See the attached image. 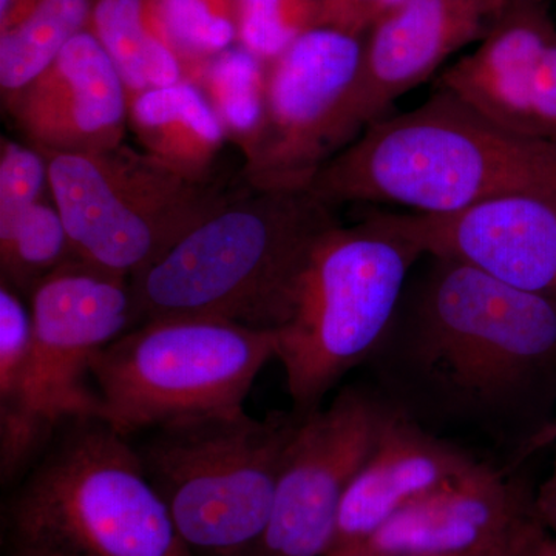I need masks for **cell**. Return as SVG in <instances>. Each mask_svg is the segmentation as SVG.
I'll use <instances>...</instances> for the list:
<instances>
[{
  "instance_id": "6da1fadb",
  "label": "cell",
  "mask_w": 556,
  "mask_h": 556,
  "mask_svg": "<svg viewBox=\"0 0 556 556\" xmlns=\"http://www.w3.org/2000/svg\"><path fill=\"white\" fill-rule=\"evenodd\" d=\"M364 365L391 407L439 437L529 457L556 428V302L424 254ZM445 438V437H444Z\"/></svg>"
},
{
  "instance_id": "7a4b0ae2",
  "label": "cell",
  "mask_w": 556,
  "mask_h": 556,
  "mask_svg": "<svg viewBox=\"0 0 556 556\" xmlns=\"http://www.w3.org/2000/svg\"><path fill=\"white\" fill-rule=\"evenodd\" d=\"M309 189H251L219 199L131 278L137 321L203 317L276 332L294 309L318 240L340 225Z\"/></svg>"
},
{
  "instance_id": "3957f363",
  "label": "cell",
  "mask_w": 556,
  "mask_h": 556,
  "mask_svg": "<svg viewBox=\"0 0 556 556\" xmlns=\"http://www.w3.org/2000/svg\"><path fill=\"white\" fill-rule=\"evenodd\" d=\"M309 190L329 206L455 214L517 192L556 193V144L511 134L444 90L361 131Z\"/></svg>"
},
{
  "instance_id": "277c9868",
  "label": "cell",
  "mask_w": 556,
  "mask_h": 556,
  "mask_svg": "<svg viewBox=\"0 0 556 556\" xmlns=\"http://www.w3.org/2000/svg\"><path fill=\"white\" fill-rule=\"evenodd\" d=\"M65 424L11 501L13 548L51 556H195L137 447L100 417Z\"/></svg>"
},
{
  "instance_id": "5b68a950",
  "label": "cell",
  "mask_w": 556,
  "mask_h": 556,
  "mask_svg": "<svg viewBox=\"0 0 556 556\" xmlns=\"http://www.w3.org/2000/svg\"><path fill=\"white\" fill-rule=\"evenodd\" d=\"M422 255L387 211L354 226L340 223L318 240L291 317L274 332L292 409L316 412L343 376L368 361Z\"/></svg>"
},
{
  "instance_id": "8992f818",
  "label": "cell",
  "mask_w": 556,
  "mask_h": 556,
  "mask_svg": "<svg viewBox=\"0 0 556 556\" xmlns=\"http://www.w3.org/2000/svg\"><path fill=\"white\" fill-rule=\"evenodd\" d=\"M306 413L243 409L155 428L137 447L179 536L195 556H254Z\"/></svg>"
},
{
  "instance_id": "52a82bcc",
  "label": "cell",
  "mask_w": 556,
  "mask_h": 556,
  "mask_svg": "<svg viewBox=\"0 0 556 556\" xmlns=\"http://www.w3.org/2000/svg\"><path fill=\"white\" fill-rule=\"evenodd\" d=\"M276 336L203 317L142 321L94 356L102 420L123 437L243 409Z\"/></svg>"
},
{
  "instance_id": "ba28073f",
  "label": "cell",
  "mask_w": 556,
  "mask_h": 556,
  "mask_svg": "<svg viewBox=\"0 0 556 556\" xmlns=\"http://www.w3.org/2000/svg\"><path fill=\"white\" fill-rule=\"evenodd\" d=\"M49 188L80 262L131 280L218 200L148 153L50 155Z\"/></svg>"
},
{
  "instance_id": "9c48e42d",
  "label": "cell",
  "mask_w": 556,
  "mask_h": 556,
  "mask_svg": "<svg viewBox=\"0 0 556 556\" xmlns=\"http://www.w3.org/2000/svg\"><path fill=\"white\" fill-rule=\"evenodd\" d=\"M364 38L318 25L270 62L265 119L247 149L251 185L309 189L318 170L345 148Z\"/></svg>"
},
{
  "instance_id": "30bf717a",
  "label": "cell",
  "mask_w": 556,
  "mask_h": 556,
  "mask_svg": "<svg viewBox=\"0 0 556 556\" xmlns=\"http://www.w3.org/2000/svg\"><path fill=\"white\" fill-rule=\"evenodd\" d=\"M391 405L372 387L343 388L328 408L306 413L278 479L254 556H327L340 506L367 463Z\"/></svg>"
},
{
  "instance_id": "8fae6325",
  "label": "cell",
  "mask_w": 556,
  "mask_h": 556,
  "mask_svg": "<svg viewBox=\"0 0 556 556\" xmlns=\"http://www.w3.org/2000/svg\"><path fill=\"white\" fill-rule=\"evenodd\" d=\"M35 362L30 405L50 426L102 417L98 391L87 386L94 356L137 327L130 280L73 260L30 294Z\"/></svg>"
},
{
  "instance_id": "7c38bea8",
  "label": "cell",
  "mask_w": 556,
  "mask_h": 556,
  "mask_svg": "<svg viewBox=\"0 0 556 556\" xmlns=\"http://www.w3.org/2000/svg\"><path fill=\"white\" fill-rule=\"evenodd\" d=\"M437 89L511 134L556 144V21L547 0L507 3Z\"/></svg>"
},
{
  "instance_id": "4fadbf2b",
  "label": "cell",
  "mask_w": 556,
  "mask_h": 556,
  "mask_svg": "<svg viewBox=\"0 0 556 556\" xmlns=\"http://www.w3.org/2000/svg\"><path fill=\"white\" fill-rule=\"evenodd\" d=\"M517 460L482 459L388 519L351 556H459L510 546L543 525Z\"/></svg>"
},
{
  "instance_id": "5bb4252c",
  "label": "cell",
  "mask_w": 556,
  "mask_h": 556,
  "mask_svg": "<svg viewBox=\"0 0 556 556\" xmlns=\"http://www.w3.org/2000/svg\"><path fill=\"white\" fill-rule=\"evenodd\" d=\"M387 214L424 254L460 260L556 302V193H507L455 214Z\"/></svg>"
},
{
  "instance_id": "9a60e30c",
  "label": "cell",
  "mask_w": 556,
  "mask_h": 556,
  "mask_svg": "<svg viewBox=\"0 0 556 556\" xmlns=\"http://www.w3.org/2000/svg\"><path fill=\"white\" fill-rule=\"evenodd\" d=\"M501 10L496 0H407L383 14L365 33L348 105L346 146L390 115L399 98L430 79L456 51L481 40Z\"/></svg>"
},
{
  "instance_id": "2e32d148",
  "label": "cell",
  "mask_w": 556,
  "mask_h": 556,
  "mask_svg": "<svg viewBox=\"0 0 556 556\" xmlns=\"http://www.w3.org/2000/svg\"><path fill=\"white\" fill-rule=\"evenodd\" d=\"M9 104L25 137L49 155L119 148L129 119L118 70L97 35L84 30Z\"/></svg>"
},
{
  "instance_id": "e0dca14e",
  "label": "cell",
  "mask_w": 556,
  "mask_h": 556,
  "mask_svg": "<svg viewBox=\"0 0 556 556\" xmlns=\"http://www.w3.org/2000/svg\"><path fill=\"white\" fill-rule=\"evenodd\" d=\"M391 407L378 442L340 506L327 556H351L409 503L481 463Z\"/></svg>"
},
{
  "instance_id": "ac0fdd59",
  "label": "cell",
  "mask_w": 556,
  "mask_h": 556,
  "mask_svg": "<svg viewBox=\"0 0 556 556\" xmlns=\"http://www.w3.org/2000/svg\"><path fill=\"white\" fill-rule=\"evenodd\" d=\"M129 121L144 153L204 186L222 152L225 126L199 87L181 80L139 93L129 105Z\"/></svg>"
},
{
  "instance_id": "d6986e66",
  "label": "cell",
  "mask_w": 556,
  "mask_h": 556,
  "mask_svg": "<svg viewBox=\"0 0 556 556\" xmlns=\"http://www.w3.org/2000/svg\"><path fill=\"white\" fill-rule=\"evenodd\" d=\"M35 328L30 308L0 287V477L10 484L49 445L56 427L30 405Z\"/></svg>"
},
{
  "instance_id": "ffe728a7",
  "label": "cell",
  "mask_w": 556,
  "mask_h": 556,
  "mask_svg": "<svg viewBox=\"0 0 556 556\" xmlns=\"http://www.w3.org/2000/svg\"><path fill=\"white\" fill-rule=\"evenodd\" d=\"M89 13L90 0H38L2 30L0 84L9 102L56 61Z\"/></svg>"
},
{
  "instance_id": "44dd1931",
  "label": "cell",
  "mask_w": 556,
  "mask_h": 556,
  "mask_svg": "<svg viewBox=\"0 0 556 556\" xmlns=\"http://www.w3.org/2000/svg\"><path fill=\"white\" fill-rule=\"evenodd\" d=\"M93 22L127 91L139 94L181 83L174 51L146 28L142 0H98Z\"/></svg>"
},
{
  "instance_id": "7402d4cb",
  "label": "cell",
  "mask_w": 556,
  "mask_h": 556,
  "mask_svg": "<svg viewBox=\"0 0 556 556\" xmlns=\"http://www.w3.org/2000/svg\"><path fill=\"white\" fill-rule=\"evenodd\" d=\"M78 260L56 206L38 201L0 230L2 283L14 291H35L43 278Z\"/></svg>"
},
{
  "instance_id": "603a6c76",
  "label": "cell",
  "mask_w": 556,
  "mask_h": 556,
  "mask_svg": "<svg viewBox=\"0 0 556 556\" xmlns=\"http://www.w3.org/2000/svg\"><path fill=\"white\" fill-rule=\"evenodd\" d=\"M268 73L262 60L248 49H226L217 53L206 72L208 102L223 126L243 135L244 148L257 138L265 119Z\"/></svg>"
},
{
  "instance_id": "cb8c5ba5",
  "label": "cell",
  "mask_w": 556,
  "mask_h": 556,
  "mask_svg": "<svg viewBox=\"0 0 556 556\" xmlns=\"http://www.w3.org/2000/svg\"><path fill=\"white\" fill-rule=\"evenodd\" d=\"M321 25V0H240V36L260 60H277L303 33Z\"/></svg>"
},
{
  "instance_id": "d4e9b609",
  "label": "cell",
  "mask_w": 556,
  "mask_h": 556,
  "mask_svg": "<svg viewBox=\"0 0 556 556\" xmlns=\"http://www.w3.org/2000/svg\"><path fill=\"white\" fill-rule=\"evenodd\" d=\"M156 16L167 38L190 53H219L236 36L233 22L212 0H156Z\"/></svg>"
},
{
  "instance_id": "484cf974",
  "label": "cell",
  "mask_w": 556,
  "mask_h": 556,
  "mask_svg": "<svg viewBox=\"0 0 556 556\" xmlns=\"http://www.w3.org/2000/svg\"><path fill=\"white\" fill-rule=\"evenodd\" d=\"M49 186V163L39 152L2 139L0 159V230L10 228L22 212L38 203Z\"/></svg>"
},
{
  "instance_id": "4316f807",
  "label": "cell",
  "mask_w": 556,
  "mask_h": 556,
  "mask_svg": "<svg viewBox=\"0 0 556 556\" xmlns=\"http://www.w3.org/2000/svg\"><path fill=\"white\" fill-rule=\"evenodd\" d=\"M552 444L555 445L554 467L551 477L541 484L535 493L536 514L546 529L556 533V428Z\"/></svg>"
},
{
  "instance_id": "83f0119b",
  "label": "cell",
  "mask_w": 556,
  "mask_h": 556,
  "mask_svg": "<svg viewBox=\"0 0 556 556\" xmlns=\"http://www.w3.org/2000/svg\"><path fill=\"white\" fill-rule=\"evenodd\" d=\"M541 526H543V525H541ZM541 526H538L536 529H540ZM536 529H533L532 532L529 533V535H526L525 538H522V540L518 541V543L510 544V546L497 547V548H492V551L477 552V554H468V555H459V556H514L515 552H517L518 548L521 547V544L525 543L527 538L532 535V533L535 532Z\"/></svg>"
},
{
  "instance_id": "f1b7e54d",
  "label": "cell",
  "mask_w": 556,
  "mask_h": 556,
  "mask_svg": "<svg viewBox=\"0 0 556 556\" xmlns=\"http://www.w3.org/2000/svg\"><path fill=\"white\" fill-rule=\"evenodd\" d=\"M9 556H51L47 554H40V552L25 551V548H13V552Z\"/></svg>"
},
{
  "instance_id": "f546056e",
  "label": "cell",
  "mask_w": 556,
  "mask_h": 556,
  "mask_svg": "<svg viewBox=\"0 0 556 556\" xmlns=\"http://www.w3.org/2000/svg\"><path fill=\"white\" fill-rule=\"evenodd\" d=\"M514 2V0H497V3H500L501 7H506L507 3Z\"/></svg>"
},
{
  "instance_id": "4dcf8cb0",
  "label": "cell",
  "mask_w": 556,
  "mask_h": 556,
  "mask_svg": "<svg viewBox=\"0 0 556 556\" xmlns=\"http://www.w3.org/2000/svg\"><path fill=\"white\" fill-rule=\"evenodd\" d=\"M515 554H517V552H515Z\"/></svg>"
}]
</instances>
